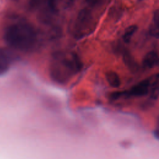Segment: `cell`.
<instances>
[{
  "label": "cell",
  "mask_w": 159,
  "mask_h": 159,
  "mask_svg": "<svg viewBox=\"0 0 159 159\" xmlns=\"http://www.w3.org/2000/svg\"><path fill=\"white\" fill-rule=\"evenodd\" d=\"M124 95V91H113L109 94V98L111 100H116L120 98L122 96Z\"/></svg>",
  "instance_id": "12"
},
{
  "label": "cell",
  "mask_w": 159,
  "mask_h": 159,
  "mask_svg": "<svg viewBox=\"0 0 159 159\" xmlns=\"http://www.w3.org/2000/svg\"><path fill=\"white\" fill-rule=\"evenodd\" d=\"M137 26L135 25H132L129 27H128L124 31L123 35H122V39L123 40L125 43H128L130 42L132 37H133L134 34L135 33V32L137 30Z\"/></svg>",
  "instance_id": "9"
},
{
  "label": "cell",
  "mask_w": 159,
  "mask_h": 159,
  "mask_svg": "<svg viewBox=\"0 0 159 159\" xmlns=\"http://www.w3.org/2000/svg\"><path fill=\"white\" fill-rule=\"evenodd\" d=\"M91 20V15L87 9H83L78 14L74 27V36L77 39L81 38L84 35V30Z\"/></svg>",
  "instance_id": "3"
},
{
  "label": "cell",
  "mask_w": 159,
  "mask_h": 159,
  "mask_svg": "<svg viewBox=\"0 0 159 159\" xmlns=\"http://www.w3.org/2000/svg\"><path fill=\"white\" fill-rule=\"evenodd\" d=\"M158 25H159V15H158V12L157 10L154 12V16L153 18V24L150 30L152 34L155 36L157 38H158Z\"/></svg>",
  "instance_id": "10"
},
{
  "label": "cell",
  "mask_w": 159,
  "mask_h": 159,
  "mask_svg": "<svg viewBox=\"0 0 159 159\" xmlns=\"http://www.w3.org/2000/svg\"><path fill=\"white\" fill-rule=\"evenodd\" d=\"M158 55L155 51H150L146 53L143 60L142 65L145 69H151L158 64Z\"/></svg>",
  "instance_id": "5"
},
{
  "label": "cell",
  "mask_w": 159,
  "mask_h": 159,
  "mask_svg": "<svg viewBox=\"0 0 159 159\" xmlns=\"http://www.w3.org/2000/svg\"><path fill=\"white\" fill-rule=\"evenodd\" d=\"M9 61V57L7 54L4 51L0 50V75L7 71Z\"/></svg>",
  "instance_id": "8"
},
{
  "label": "cell",
  "mask_w": 159,
  "mask_h": 159,
  "mask_svg": "<svg viewBox=\"0 0 159 159\" xmlns=\"http://www.w3.org/2000/svg\"><path fill=\"white\" fill-rule=\"evenodd\" d=\"M4 39L11 47L27 52L35 47L37 35L35 29L30 24L26 22H17L7 27Z\"/></svg>",
  "instance_id": "2"
},
{
  "label": "cell",
  "mask_w": 159,
  "mask_h": 159,
  "mask_svg": "<svg viewBox=\"0 0 159 159\" xmlns=\"http://www.w3.org/2000/svg\"><path fill=\"white\" fill-rule=\"evenodd\" d=\"M158 96V76H156V79L153 82L151 86V98L153 99H157Z\"/></svg>",
  "instance_id": "11"
},
{
  "label": "cell",
  "mask_w": 159,
  "mask_h": 159,
  "mask_svg": "<svg viewBox=\"0 0 159 159\" xmlns=\"http://www.w3.org/2000/svg\"><path fill=\"white\" fill-rule=\"evenodd\" d=\"M150 86V81L148 79L143 80L139 83L133 86L129 91H125L124 95L129 96L141 97L143 96L149 92V88Z\"/></svg>",
  "instance_id": "4"
},
{
  "label": "cell",
  "mask_w": 159,
  "mask_h": 159,
  "mask_svg": "<svg viewBox=\"0 0 159 159\" xmlns=\"http://www.w3.org/2000/svg\"><path fill=\"white\" fill-rule=\"evenodd\" d=\"M82 67L81 60L76 53L59 52L52 56L49 74L54 82L63 84L80 72Z\"/></svg>",
  "instance_id": "1"
},
{
  "label": "cell",
  "mask_w": 159,
  "mask_h": 159,
  "mask_svg": "<svg viewBox=\"0 0 159 159\" xmlns=\"http://www.w3.org/2000/svg\"><path fill=\"white\" fill-rule=\"evenodd\" d=\"M106 79L108 84L114 88H117L120 86L121 81L119 75L113 71H109L106 73Z\"/></svg>",
  "instance_id": "7"
},
{
  "label": "cell",
  "mask_w": 159,
  "mask_h": 159,
  "mask_svg": "<svg viewBox=\"0 0 159 159\" xmlns=\"http://www.w3.org/2000/svg\"><path fill=\"white\" fill-rule=\"evenodd\" d=\"M122 57L124 64L130 71L133 72H135L136 71H137L139 68L138 64L135 60L134 59V57L128 50L124 51Z\"/></svg>",
  "instance_id": "6"
}]
</instances>
